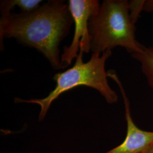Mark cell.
Here are the masks:
<instances>
[{
    "label": "cell",
    "instance_id": "30bf717a",
    "mask_svg": "<svg viewBox=\"0 0 153 153\" xmlns=\"http://www.w3.org/2000/svg\"><path fill=\"white\" fill-rule=\"evenodd\" d=\"M142 153H153V144L150 148H148L147 150Z\"/></svg>",
    "mask_w": 153,
    "mask_h": 153
},
{
    "label": "cell",
    "instance_id": "52a82bcc",
    "mask_svg": "<svg viewBox=\"0 0 153 153\" xmlns=\"http://www.w3.org/2000/svg\"><path fill=\"white\" fill-rule=\"evenodd\" d=\"M42 3V0H2L0 1V13L1 16H4L16 7L20 9L21 13H27L35 10Z\"/></svg>",
    "mask_w": 153,
    "mask_h": 153
},
{
    "label": "cell",
    "instance_id": "ba28073f",
    "mask_svg": "<svg viewBox=\"0 0 153 153\" xmlns=\"http://www.w3.org/2000/svg\"><path fill=\"white\" fill-rule=\"evenodd\" d=\"M146 1L131 0L128 1V10L131 22L135 25L140 14L143 11Z\"/></svg>",
    "mask_w": 153,
    "mask_h": 153
},
{
    "label": "cell",
    "instance_id": "5b68a950",
    "mask_svg": "<svg viewBox=\"0 0 153 153\" xmlns=\"http://www.w3.org/2000/svg\"><path fill=\"white\" fill-rule=\"evenodd\" d=\"M107 76L115 81L119 88L125 108L126 135L123 142L117 146L104 153H142L153 144V131L140 129L131 117L129 100L124 88L114 70L107 71Z\"/></svg>",
    "mask_w": 153,
    "mask_h": 153
},
{
    "label": "cell",
    "instance_id": "277c9868",
    "mask_svg": "<svg viewBox=\"0 0 153 153\" xmlns=\"http://www.w3.org/2000/svg\"><path fill=\"white\" fill-rule=\"evenodd\" d=\"M68 4L75 23V31L71 44L64 47L61 56L62 69L71 65L80 50L84 53H88L91 51L88 22L100 6L97 0H69Z\"/></svg>",
    "mask_w": 153,
    "mask_h": 153
},
{
    "label": "cell",
    "instance_id": "6da1fadb",
    "mask_svg": "<svg viewBox=\"0 0 153 153\" xmlns=\"http://www.w3.org/2000/svg\"><path fill=\"white\" fill-rule=\"evenodd\" d=\"M73 22L68 4L62 0H49L27 13L11 12L0 19V48L4 38H14L40 52L55 70L62 69L59 45Z\"/></svg>",
    "mask_w": 153,
    "mask_h": 153
},
{
    "label": "cell",
    "instance_id": "9c48e42d",
    "mask_svg": "<svg viewBox=\"0 0 153 153\" xmlns=\"http://www.w3.org/2000/svg\"><path fill=\"white\" fill-rule=\"evenodd\" d=\"M143 11L146 13L153 12V0L146 1L144 5Z\"/></svg>",
    "mask_w": 153,
    "mask_h": 153
},
{
    "label": "cell",
    "instance_id": "8992f818",
    "mask_svg": "<svg viewBox=\"0 0 153 153\" xmlns=\"http://www.w3.org/2000/svg\"><path fill=\"white\" fill-rule=\"evenodd\" d=\"M131 57L140 63L142 71L153 90V47L143 46L140 52L132 54Z\"/></svg>",
    "mask_w": 153,
    "mask_h": 153
},
{
    "label": "cell",
    "instance_id": "7a4b0ae2",
    "mask_svg": "<svg viewBox=\"0 0 153 153\" xmlns=\"http://www.w3.org/2000/svg\"><path fill=\"white\" fill-rule=\"evenodd\" d=\"M84 53L79 51L74 65L71 68L55 74L53 77L56 85L55 88L45 98L25 100L15 98V103L38 104L40 107L39 121L43 120L52 103L61 94L81 86L92 88L101 94L109 104L117 102L119 97L110 87L105 69V62L111 56L112 51H106L102 54L92 53L90 60L83 62Z\"/></svg>",
    "mask_w": 153,
    "mask_h": 153
},
{
    "label": "cell",
    "instance_id": "3957f363",
    "mask_svg": "<svg viewBox=\"0 0 153 153\" xmlns=\"http://www.w3.org/2000/svg\"><path fill=\"white\" fill-rule=\"evenodd\" d=\"M135 30L128 1L104 0L88 22L91 51L100 55L121 47L131 55L140 52L143 45L136 39Z\"/></svg>",
    "mask_w": 153,
    "mask_h": 153
}]
</instances>
